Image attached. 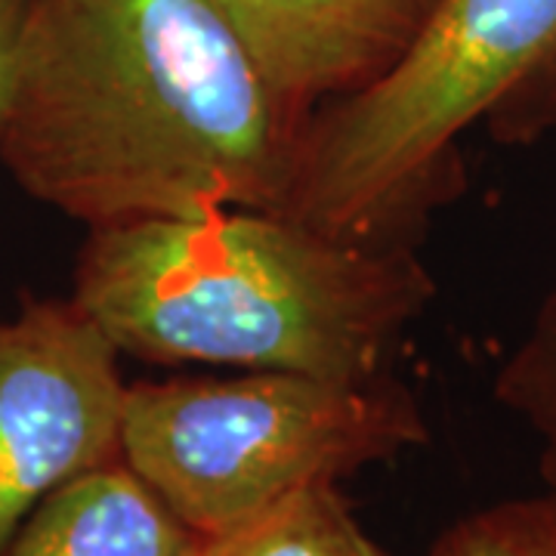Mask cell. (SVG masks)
<instances>
[{"label":"cell","instance_id":"6da1fadb","mask_svg":"<svg viewBox=\"0 0 556 556\" xmlns=\"http://www.w3.org/2000/svg\"><path fill=\"white\" fill-rule=\"evenodd\" d=\"M309 115L211 0H28L0 164L87 232L281 211Z\"/></svg>","mask_w":556,"mask_h":556},{"label":"cell","instance_id":"7a4b0ae2","mask_svg":"<svg viewBox=\"0 0 556 556\" xmlns=\"http://www.w3.org/2000/svg\"><path fill=\"white\" fill-rule=\"evenodd\" d=\"M437 298L412 244L334 236L269 207L90 229L72 300L121 356L371 380Z\"/></svg>","mask_w":556,"mask_h":556},{"label":"cell","instance_id":"3957f363","mask_svg":"<svg viewBox=\"0 0 556 556\" xmlns=\"http://www.w3.org/2000/svg\"><path fill=\"white\" fill-rule=\"evenodd\" d=\"M556 137V0H439L378 80L306 121L285 214L346 239L412 244L457 199V139Z\"/></svg>","mask_w":556,"mask_h":556},{"label":"cell","instance_id":"277c9868","mask_svg":"<svg viewBox=\"0 0 556 556\" xmlns=\"http://www.w3.org/2000/svg\"><path fill=\"white\" fill-rule=\"evenodd\" d=\"M430 442L396 378L300 371L127 383L121 457L204 538Z\"/></svg>","mask_w":556,"mask_h":556},{"label":"cell","instance_id":"5b68a950","mask_svg":"<svg viewBox=\"0 0 556 556\" xmlns=\"http://www.w3.org/2000/svg\"><path fill=\"white\" fill-rule=\"evenodd\" d=\"M121 353L75 300L0 316V556L62 482L121 457Z\"/></svg>","mask_w":556,"mask_h":556},{"label":"cell","instance_id":"8992f818","mask_svg":"<svg viewBox=\"0 0 556 556\" xmlns=\"http://www.w3.org/2000/svg\"><path fill=\"white\" fill-rule=\"evenodd\" d=\"M263 75L303 109L378 80L439 0H211Z\"/></svg>","mask_w":556,"mask_h":556},{"label":"cell","instance_id":"52a82bcc","mask_svg":"<svg viewBox=\"0 0 556 556\" xmlns=\"http://www.w3.org/2000/svg\"><path fill=\"white\" fill-rule=\"evenodd\" d=\"M201 547L204 535L115 457L43 497L3 556H201Z\"/></svg>","mask_w":556,"mask_h":556},{"label":"cell","instance_id":"ba28073f","mask_svg":"<svg viewBox=\"0 0 556 556\" xmlns=\"http://www.w3.org/2000/svg\"><path fill=\"white\" fill-rule=\"evenodd\" d=\"M201 556H387L362 529L340 485H313L229 532L204 538Z\"/></svg>","mask_w":556,"mask_h":556},{"label":"cell","instance_id":"9c48e42d","mask_svg":"<svg viewBox=\"0 0 556 556\" xmlns=\"http://www.w3.org/2000/svg\"><path fill=\"white\" fill-rule=\"evenodd\" d=\"M497 402L538 439V470L556 492V281L495 378Z\"/></svg>","mask_w":556,"mask_h":556},{"label":"cell","instance_id":"30bf717a","mask_svg":"<svg viewBox=\"0 0 556 556\" xmlns=\"http://www.w3.org/2000/svg\"><path fill=\"white\" fill-rule=\"evenodd\" d=\"M427 556H556V492L479 507L452 522Z\"/></svg>","mask_w":556,"mask_h":556},{"label":"cell","instance_id":"8fae6325","mask_svg":"<svg viewBox=\"0 0 556 556\" xmlns=\"http://www.w3.org/2000/svg\"><path fill=\"white\" fill-rule=\"evenodd\" d=\"M25 3L28 0H0V109L7 100V87H10V72H13Z\"/></svg>","mask_w":556,"mask_h":556}]
</instances>
